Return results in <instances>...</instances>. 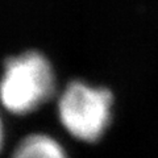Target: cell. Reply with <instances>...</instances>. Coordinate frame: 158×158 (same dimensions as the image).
Masks as SVG:
<instances>
[{
	"instance_id": "cell-1",
	"label": "cell",
	"mask_w": 158,
	"mask_h": 158,
	"mask_svg": "<svg viewBox=\"0 0 158 158\" xmlns=\"http://www.w3.org/2000/svg\"><path fill=\"white\" fill-rule=\"evenodd\" d=\"M54 91L49 61L37 52L8 59L0 81V100L9 112L25 115L42 106Z\"/></svg>"
},
{
	"instance_id": "cell-2",
	"label": "cell",
	"mask_w": 158,
	"mask_h": 158,
	"mask_svg": "<svg viewBox=\"0 0 158 158\" xmlns=\"http://www.w3.org/2000/svg\"><path fill=\"white\" fill-rule=\"evenodd\" d=\"M112 95L106 88L73 82L59 98L58 113L71 136L83 141L99 140L111 118Z\"/></svg>"
},
{
	"instance_id": "cell-3",
	"label": "cell",
	"mask_w": 158,
	"mask_h": 158,
	"mask_svg": "<svg viewBox=\"0 0 158 158\" xmlns=\"http://www.w3.org/2000/svg\"><path fill=\"white\" fill-rule=\"evenodd\" d=\"M12 158H67L62 146L46 135H32L20 142Z\"/></svg>"
},
{
	"instance_id": "cell-4",
	"label": "cell",
	"mask_w": 158,
	"mask_h": 158,
	"mask_svg": "<svg viewBox=\"0 0 158 158\" xmlns=\"http://www.w3.org/2000/svg\"><path fill=\"white\" fill-rule=\"evenodd\" d=\"M2 142H3V128H2V121H0V149H2Z\"/></svg>"
}]
</instances>
